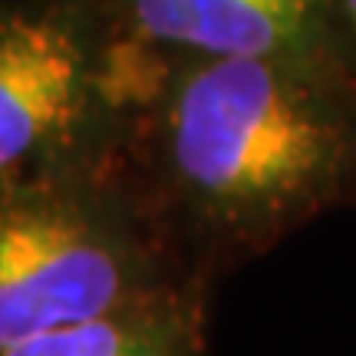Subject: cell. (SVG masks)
I'll use <instances>...</instances> for the list:
<instances>
[{
	"instance_id": "5",
	"label": "cell",
	"mask_w": 356,
	"mask_h": 356,
	"mask_svg": "<svg viewBox=\"0 0 356 356\" xmlns=\"http://www.w3.org/2000/svg\"><path fill=\"white\" fill-rule=\"evenodd\" d=\"M211 293H175L43 333L0 356H208Z\"/></svg>"
},
{
	"instance_id": "4",
	"label": "cell",
	"mask_w": 356,
	"mask_h": 356,
	"mask_svg": "<svg viewBox=\"0 0 356 356\" xmlns=\"http://www.w3.org/2000/svg\"><path fill=\"white\" fill-rule=\"evenodd\" d=\"M115 37L175 60L270 63L356 79L337 0H102Z\"/></svg>"
},
{
	"instance_id": "1",
	"label": "cell",
	"mask_w": 356,
	"mask_h": 356,
	"mask_svg": "<svg viewBox=\"0 0 356 356\" xmlns=\"http://www.w3.org/2000/svg\"><path fill=\"white\" fill-rule=\"evenodd\" d=\"M145 53L119 145L204 287L356 208V79Z\"/></svg>"
},
{
	"instance_id": "3",
	"label": "cell",
	"mask_w": 356,
	"mask_h": 356,
	"mask_svg": "<svg viewBox=\"0 0 356 356\" xmlns=\"http://www.w3.org/2000/svg\"><path fill=\"white\" fill-rule=\"evenodd\" d=\"M126 113L122 43L99 3H0V181L113 149Z\"/></svg>"
},
{
	"instance_id": "2",
	"label": "cell",
	"mask_w": 356,
	"mask_h": 356,
	"mask_svg": "<svg viewBox=\"0 0 356 356\" xmlns=\"http://www.w3.org/2000/svg\"><path fill=\"white\" fill-rule=\"evenodd\" d=\"M175 293L215 297L149 208L119 142L0 181V353Z\"/></svg>"
},
{
	"instance_id": "6",
	"label": "cell",
	"mask_w": 356,
	"mask_h": 356,
	"mask_svg": "<svg viewBox=\"0 0 356 356\" xmlns=\"http://www.w3.org/2000/svg\"><path fill=\"white\" fill-rule=\"evenodd\" d=\"M337 7H340V13H343V24H346V30H350V37H353V43H356V0H337Z\"/></svg>"
}]
</instances>
